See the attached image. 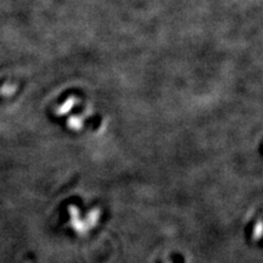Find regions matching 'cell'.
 <instances>
[{
	"instance_id": "2",
	"label": "cell",
	"mask_w": 263,
	"mask_h": 263,
	"mask_svg": "<svg viewBox=\"0 0 263 263\" xmlns=\"http://www.w3.org/2000/svg\"><path fill=\"white\" fill-rule=\"evenodd\" d=\"M156 263H188L184 255L179 253H167L163 254Z\"/></svg>"
},
{
	"instance_id": "1",
	"label": "cell",
	"mask_w": 263,
	"mask_h": 263,
	"mask_svg": "<svg viewBox=\"0 0 263 263\" xmlns=\"http://www.w3.org/2000/svg\"><path fill=\"white\" fill-rule=\"evenodd\" d=\"M101 212L98 207H85L82 204H68L61 215V224L77 237H83L90 233L98 227L101 221Z\"/></svg>"
},
{
	"instance_id": "3",
	"label": "cell",
	"mask_w": 263,
	"mask_h": 263,
	"mask_svg": "<svg viewBox=\"0 0 263 263\" xmlns=\"http://www.w3.org/2000/svg\"><path fill=\"white\" fill-rule=\"evenodd\" d=\"M24 263H37V262H34V261H27V262H24Z\"/></svg>"
}]
</instances>
